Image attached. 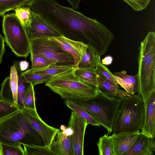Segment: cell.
Returning a JSON list of instances; mask_svg holds the SVG:
<instances>
[{
  "mask_svg": "<svg viewBox=\"0 0 155 155\" xmlns=\"http://www.w3.org/2000/svg\"><path fill=\"white\" fill-rule=\"evenodd\" d=\"M32 68H40L50 64L43 57L38 54L31 53Z\"/></svg>",
  "mask_w": 155,
  "mask_h": 155,
  "instance_id": "e575fe53",
  "label": "cell"
},
{
  "mask_svg": "<svg viewBox=\"0 0 155 155\" xmlns=\"http://www.w3.org/2000/svg\"><path fill=\"white\" fill-rule=\"evenodd\" d=\"M15 65L18 71V106L21 109L24 107L25 93L30 83H26L21 75V70L17 64Z\"/></svg>",
  "mask_w": 155,
  "mask_h": 155,
  "instance_id": "d4e9b609",
  "label": "cell"
},
{
  "mask_svg": "<svg viewBox=\"0 0 155 155\" xmlns=\"http://www.w3.org/2000/svg\"><path fill=\"white\" fill-rule=\"evenodd\" d=\"M2 155H25L21 144L9 145L0 143Z\"/></svg>",
  "mask_w": 155,
  "mask_h": 155,
  "instance_id": "1f68e13d",
  "label": "cell"
},
{
  "mask_svg": "<svg viewBox=\"0 0 155 155\" xmlns=\"http://www.w3.org/2000/svg\"><path fill=\"white\" fill-rule=\"evenodd\" d=\"M60 128L61 130L63 131L66 128V127L64 125H62L61 126Z\"/></svg>",
  "mask_w": 155,
  "mask_h": 155,
  "instance_id": "ab89813d",
  "label": "cell"
},
{
  "mask_svg": "<svg viewBox=\"0 0 155 155\" xmlns=\"http://www.w3.org/2000/svg\"><path fill=\"white\" fill-rule=\"evenodd\" d=\"M34 87L30 83L25 93L24 107L32 110H36Z\"/></svg>",
  "mask_w": 155,
  "mask_h": 155,
  "instance_id": "d6a6232c",
  "label": "cell"
},
{
  "mask_svg": "<svg viewBox=\"0 0 155 155\" xmlns=\"http://www.w3.org/2000/svg\"><path fill=\"white\" fill-rule=\"evenodd\" d=\"M30 25L25 28L30 40L41 37L51 38L60 36L61 33L56 28L39 14L31 10Z\"/></svg>",
  "mask_w": 155,
  "mask_h": 155,
  "instance_id": "30bf717a",
  "label": "cell"
},
{
  "mask_svg": "<svg viewBox=\"0 0 155 155\" xmlns=\"http://www.w3.org/2000/svg\"><path fill=\"white\" fill-rule=\"evenodd\" d=\"M122 101L119 98L108 97L99 93L93 97L74 101L104 127L109 134L113 131L114 118Z\"/></svg>",
  "mask_w": 155,
  "mask_h": 155,
  "instance_id": "8992f818",
  "label": "cell"
},
{
  "mask_svg": "<svg viewBox=\"0 0 155 155\" xmlns=\"http://www.w3.org/2000/svg\"><path fill=\"white\" fill-rule=\"evenodd\" d=\"M25 81L26 83H31L34 87L37 84L47 83L53 77L48 75L27 72H21Z\"/></svg>",
  "mask_w": 155,
  "mask_h": 155,
  "instance_id": "cb8c5ba5",
  "label": "cell"
},
{
  "mask_svg": "<svg viewBox=\"0 0 155 155\" xmlns=\"http://www.w3.org/2000/svg\"><path fill=\"white\" fill-rule=\"evenodd\" d=\"M64 103L68 107L86 120L88 124L98 127L100 126L83 108L74 101L66 100Z\"/></svg>",
  "mask_w": 155,
  "mask_h": 155,
  "instance_id": "7402d4cb",
  "label": "cell"
},
{
  "mask_svg": "<svg viewBox=\"0 0 155 155\" xmlns=\"http://www.w3.org/2000/svg\"><path fill=\"white\" fill-rule=\"evenodd\" d=\"M30 41V54L42 56L50 64H73V56L64 51L58 44L49 40L48 37L35 38Z\"/></svg>",
  "mask_w": 155,
  "mask_h": 155,
  "instance_id": "ba28073f",
  "label": "cell"
},
{
  "mask_svg": "<svg viewBox=\"0 0 155 155\" xmlns=\"http://www.w3.org/2000/svg\"><path fill=\"white\" fill-rule=\"evenodd\" d=\"M25 6L39 14L62 35L93 48L101 56L105 54L114 38L106 26L55 0H29Z\"/></svg>",
  "mask_w": 155,
  "mask_h": 155,
  "instance_id": "6da1fadb",
  "label": "cell"
},
{
  "mask_svg": "<svg viewBox=\"0 0 155 155\" xmlns=\"http://www.w3.org/2000/svg\"><path fill=\"white\" fill-rule=\"evenodd\" d=\"M140 132L114 133L110 135L113 142L114 155H123L133 145Z\"/></svg>",
  "mask_w": 155,
  "mask_h": 155,
  "instance_id": "5bb4252c",
  "label": "cell"
},
{
  "mask_svg": "<svg viewBox=\"0 0 155 155\" xmlns=\"http://www.w3.org/2000/svg\"><path fill=\"white\" fill-rule=\"evenodd\" d=\"M25 155H53L50 148L45 145H23Z\"/></svg>",
  "mask_w": 155,
  "mask_h": 155,
  "instance_id": "f1b7e54d",
  "label": "cell"
},
{
  "mask_svg": "<svg viewBox=\"0 0 155 155\" xmlns=\"http://www.w3.org/2000/svg\"><path fill=\"white\" fill-rule=\"evenodd\" d=\"M155 151L154 138H150L140 132L133 145L123 155H153Z\"/></svg>",
  "mask_w": 155,
  "mask_h": 155,
  "instance_id": "9a60e30c",
  "label": "cell"
},
{
  "mask_svg": "<svg viewBox=\"0 0 155 155\" xmlns=\"http://www.w3.org/2000/svg\"><path fill=\"white\" fill-rule=\"evenodd\" d=\"M31 9L26 6L16 8L15 10V15L25 28L30 25L31 21Z\"/></svg>",
  "mask_w": 155,
  "mask_h": 155,
  "instance_id": "83f0119b",
  "label": "cell"
},
{
  "mask_svg": "<svg viewBox=\"0 0 155 155\" xmlns=\"http://www.w3.org/2000/svg\"><path fill=\"white\" fill-rule=\"evenodd\" d=\"M29 0H0V16H3L7 12L25 6Z\"/></svg>",
  "mask_w": 155,
  "mask_h": 155,
  "instance_id": "484cf974",
  "label": "cell"
},
{
  "mask_svg": "<svg viewBox=\"0 0 155 155\" xmlns=\"http://www.w3.org/2000/svg\"><path fill=\"white\" fill-rule=\"evenodd\" d=\"M48 39L58 44L64 51L73 56L74 61L73 68L74 69L78 68L88 45L81 42L68 38L63 35L48 38Z\"/></svg>",
  "mask_w": 155,
  "mask_h": 155,
  "instance_id": "7c38bea8",
  "label": "cell"
},
{
  "mask_svg": "<svg viewBox=\"0 0 155 155\" xmlns=\"http://www.w3.org/2000/svg\"><path fill=\"white\" fill-rule=\"evenodd\" d=\"M74 71V74L77 77L84 81L97 87L98 74L95 68H78Z\"/></svg>",
  "mask_w": 155,
  "mask_h": 155,
  "instance_id": "ffe728a7",
  "label": "cell"
},
{
  "mask_svg": "<svg viewBox=\"0 0 155 155\" xmlns=\"http://www.w3.org/2000/svg\"><path fill=\"white\" fill-rule=\"evenodd\" d=\"M143 101V124L140 132L150 138H153L155 137V91Z\"/></svg>",
  "mask_w": 155,
  "mask_h": 155,
  "instance_id": "4fadbf2b",
  "label": "cell"
},
{
  "mask_svg": "<svg viewBox=\"0 0 155 155\" xmlns=\"http://www.w3.org/2000/svg\"><path fill=\"white\" fill-rule=\"evenodd\" d=\"M136 11H140L145 9L150 0H123Z\"/></svg>",
  "mask_w": 155,
  "mask_h": 155,
  "instance_id": "836d02e7",
  "label": "cell"
},
{
  "mask_svg": "<svg viewBox=\"0 0 155 155\" xmlns=\"http://www.w3.org/2000/svg\"><path fill=\"white\" fill-rule=\"evenodd\" d=\"M0 155H2L0 146Z\"/></svg>",
  "mask_w": 155,
  "mask_h": 155,
  "instance_id": "60d3db41",
  "label": "cell"
},
{
  "mask_svg": "<svg viewBox=\"0 0 155 155\" xmlns=\"http://www.w3.org/2000/svg\"><path fill=\"white\" fill-rule=\"evenodd\" d=\"M97 145L99 155H114L113 142L108 134L101 137Z\"/></svg>",
  "mask_w": 155,
  "mask_h": 155,
  "instance_id": "603a6c76",
  "label": "cell"
},
{
  "mask_svg": "<svg viewBox=\"0 0 155 155\" xmlns=\"http://www.w3.org/2000/svg\"><path fill=\"white\" fill-rule=\"evenodd\" d=\"M74 70L53 77L45 85L65 100H85L97 95V87L77 77Z\"/></svg>",
  "mask_w": 155,
  "mask_h": 155,
  "instance_id": "277c9868",
  "label": "cell"
},
{
  "mask_svg": "<svg viewBox=\"0 0 155 155\" xmlns=\"http://www.w3.org/2000/svg\"><path fill=\"white\" fill-rule=\"evenodd\" d=\"M1 87L0 91V99L18 106V103L15 100L13 95L10 87L9 76L7 77L4 79L1 84Z\"/></svg>",
  "mask_w": 155,
  "mask_h": 155,
  "instance_id": "4316f807",
  "label": "cell"
},
{
  "mask_svg": "<svg viewBox=\"0 0 155 155\" xmlns=\"http://www.w3.org/2000/svg\"><path fill=\"white\" fill-rule=\"evenodd\" d=\"M21 109L18 106L0 99V120Z\"/></svg>",
  "mask_w": 155,
  "mask_h": 155,
  "instance_id": "f546056e",
  "label": "cell"
},
{
  "mask_svg": "<svg viewBox=\"0 0 155 155\" xmlns=\"http://www.w3.org/2000/svg\"><path fill=\"white\" fill-rule=\"evenodd\" d=\"M29 66V63L26 61H22L19 64L20 69L21 71L27 69Z\"/></svg>",
  "mask_w": 155,
  "mask_h": 155,
  "instance_id": "f35d334b",
  "label": "cell"
},
{
  "mask_svg": "<svg viewBox=\"0 0 155 155\" xmlns=\"http://www.w3.org/2000/svg\"><path fill=\"white\" fill-rule=\"evenodd\" d=\"M97 73V87L99 93L108 97L119 98L122 101L131 96V94L126 91L118 88L110 81Z\"/></svg>",
  "mask_w": 155,
  "mask_h": 155,
  "instance_id": "2e32d148",
  "label": "cell"
},
{
  "mask_svg": "<svg viewBox=\"0 0 155 155\" xmlns=\"http://www.w3.org/2000/svg\"><path fill=\"white\" fill-rule=\"evenodd\" d=\"M87 121L74 111L71 113L68 126L72 130L70 136L72 155L84 154L85 133L88 124Z\"/></svg>",
  "mask_w": 155,
  "mask_h": 155,
  "instance_id": "9c48e42d",
  "label": "cell"
},
{
  "mask_svg": "<svg viewBox=\"0 0 155 155\" xmlns=\"http://www.w3.org/2000/svg\"><path fill=\"white\" fill-rule=\"evenodd\" d=\"M71 6L72 8L76 9L79 8L81 0H66Z\"/></svg>",
  "mask_w": 155,
  "mask_h": 155,
  "instance_id": "8d00e7d4",
  "label": "cell"
},
{
  "mask_svg": "<svg viewBox=\"0 0 155 155\" xmlns=\"http://www.w3.org/2000/svg\"><path fill=\"white\" fill-rule=\"evenodd\" d=\"M0 143L45 145L21 109L0 120Z\"/></svg>",
  "mask_w": 155,
  "mask_h": 155,
  "instance_id": "7a4b0ae2",
  "label": "cell"
},
{
  "mask_svg": "<svg viewBox=\"0 0 155 155\" xmlns=\"http://www.w3.org/2000/svg\"><path fill=\"white\" fill-rule=\"evenodd\" d=\"M143 101L138 95L122 101L114 120L112 130L115 134L140 132L143 124Z\"/></svg>",
  "mask_w": 155,
  "mask_h": 155,
  "instance_id": "5b68a950",
  "label": "cell"
},
{
  "mask_svg": "<svg viewBox=\"0 0 155 155\" xmlns=\"http://www.w3.org/2000/svg\"><path fill=\"white\" fill-rule=\"evenodd\" d=\"M95 68L98 73L110 81L117 87L120 88L114 75L107 67L102 63L101 57L98 58Z\"/></svg>",
  "mask_w": 155,
  "mask_h": 155,
  "instance_id": "4dcf8cb0",
  "label": "cell"
},
{
  "mask_svg": "<svg viewBox=\"0 0 155 155\" xmlns=\"http://www.w3.org/2000/svg\"><path fill=\"white\" fill-rule=\"evenodd\" d=\"M118 84L128 93L135 94L138 91L139 85L137 74L132 76L127 74L126 71L114 72V73Z\"/></svg>",
  "mask_w": 155,
  "mask_h": 155,
  "instance_id": "ac0fdd59",
  "label": "cell"
},
{
  "mask_svg": "<svg viewBox=\"0 0 155 155\" xmlns=\"http://www.w3.org/2000/svg\"><path fill=\"white\" fill-rule=\"evenodd\" d=\"M73 65H62L57 64H51L44 67L32 68L26 71L27 72L55 76L74 70Z\"/></svg>",
  "mask_w": 155,
  "mask_h": 155,
  "instance_id": "d6986e66",
  "label": "cell"
},
{
  "mask_svg": "<svg viewBox=\"0 0 155 155\" xmlns=\"http://www.w3.org/2000/svg\"><path fill=\"white\" fill-rule=\"evenodd\" d=\"M101 57L93 48L88 46L79 63L78 68H94L98 59Z\"/></svg>",
  "mask_w": 155,
  "mask_h": 155,
  "instance_id": "44dd1931",
  "label": "cell"
},
{
  "mask_svg": "<svg viewBox=\"0 0 155 155\" xmlns=\"http://www.w3.org/2000/svg\"><path fill=\"white\" fill-rule=\"evenodd\" d=\"M33 128L39 134L44 145L50 148L59 129L50 126L45 123L38 115L36 110L24 107L21 109Z\"/></svg>",
  "mask_w": 155,
  "mask_h": 155,
  "instance_id": "8fae6325",
  "label": "cell"
},
{
  "mask_svg": "<svg viewBox=\"0 0 155 155\" xmlns=\"http://www.w3.org/2000/svg\"><path fill=\"white\" fill-rule=\"evenodd\" d=\"M50 149L55 155H72L70 136L66 135L60 130L51 142Z\"/></svg>",
  "mask_w": 155,
  "mask_h": 155,
  "instance_id": "e0dca14e",
  "label": "cell"
},
{
  "mask_svg": "<svg viewBox=\"0 0 155 155\" xmlns=\"http://www.w3.org/2000/svg\"><path fill=\"white\" fill-rule=\"evenodd\" d=\"M5 42L4 38L0 33V64L2 62V57L5 51Z\"/></svg>",
  "mask_w": 155,
  "mask_h": 155,
  "instance_id": "d590c367",
  "label": "cell"
},
{
  "mask_svg": "<svg viewBox=\"0 0 155 155\" xmlns=\"http://www.w3.org/2000/svg\"><path fill=\"white\" fill-rule=\"evenodd\" d=\"M138 61V95L143 101L155 91V33L149 32L140 43Z\"/></svg>",
  "mask_w": 155,
  "mask_h": 155,
  "instance_id": "3957f363",
  "label": "cell"
},
{
  "mask_svg": "<svg viewBox=\"0 0 155 155\" xmlns=\"http://www.w3.org/2000/svg\"><path fill=\"white\" fill-rule=\"evenodd\" d=\"M2 27L5 41L12 51L18 57H28L30 51V40L15 13L3 16Z\"/></svg>",
  "mask_w": 155,
  "mask_h": 155,
  "instance_id": "52a82bcc",
  "label": "cell"
},
{
  "mask_svg": "<svg viewBox=\"0 0 155 155\" xmlns=\"http://www.w3.org/2000/svg\"><path fill=\"white\" fill-rule=\"evenodd\" d=\"M113 60L112 57L108 56L106 57L102 60V63L104 65H109L112 63Z\"/></svg>",
  "mask_w": 155,
  "mask_h": 155,
  "instance_id": "74e56055",
  "label": "cell"
}]
</instances>
